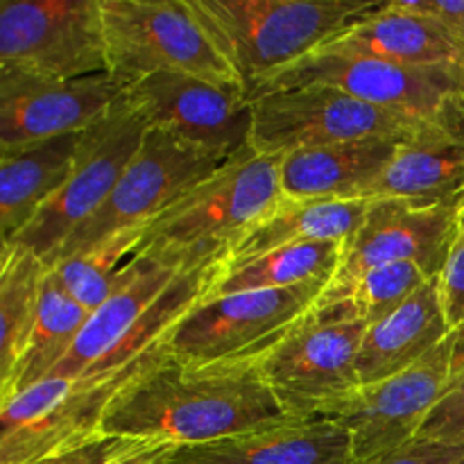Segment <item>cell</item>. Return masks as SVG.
<instances>
[{"label": "cell", "mask_w": 464, "mask_h": 464, "mask_svg": "<svg viewBox=\"0 0 464 464\" xmlns=\"http://www.w3.org/2000/svg\"><path fill=\"white\" fill-rule=\"evenodd\" d=\"M261 372V356L193 362L163 347L109 403L100 430L152 444H199L293 424Z\"/></svg>", "instance_id": "1"}, {"label": "cell", "mask_w": 464, "mask_h": 464, "mask_svg": "<svg viewBox=\"0 0 464 464\" xmlns=\"http://www.w3.org/2000/svg\"><path fill=\"white\" fill-rule=\"evenodd\" d=\"M247 95L324 48L381 0H190Z\"/></svg>", "instance_id": "2"}, {"label": "cell", "mask_w": 464, "mask_h": 464, "mask_svg": "<svg viewBox=\"0 0 464 464\" xmlns=\"http://www.w3.org/2000/svg\"><path fill=\"white\" fill-rule=\"evenodd\" d=\"M367 320L352 297H320L261 356V372L295 421L324 420L358 388Z\"/></svg>", "instance_id": "3"}, {"label": "cell", "mask_w": 464, "mask_h": 464, "mask_svg": "<svg viewBox=\"0 0 464 464\" xmlns=\"http://www.w3.org/2000/svg\"><path fill=\"white\" fill-rule=\"evenodd\" d=\"M308 84L334 86L429 131L464 136V71L406 66L365 54L317 50L276 72L249 100Z\"/></svg>", "instance_id": "4"}, {"label": "cell", "mask_w": 464, "mask_h": 464, "mask_svg": "<svg viewBox=\"0 0 464 464\" xmlns=\"http://www.w3.org/2000/svg\"><path fill=\"white\" fill-rule=\"evenodd\" d=\"M279 198L281 157L249 148L150 222L140 249H166L190 263L222 261V252Z\"/></svg>", "instance_id": "5"}, {"label": "cell", "mask_w": 464, "mask_h": 464, "mask_svg": "<svg viewBox=\"0 0 464 464\" xmlns=\"http://www.w3.org/2000/svg\"><path fill=\"white\" fill-rule=\"evenodd\" d=\"M102 23L109 72L125 89L157 72L243 86L190 0H102Z\"/></svg>", "instance_id": "6"}, {"label": "cell", "mask_w": 464, "mask_h": 464, "mask_svg": "<svg viewBox=\"0 0 464 464\" xmlns=\"http://www.w3.org/2000/svg\"><path fill=\"white\" fill-rule=\"evenodd\" d=\"M460 381H464V326L453 329L433 352L392 379L358 388L324 420L347 430L353 462H367L417 438L430 411Z\"/></svg>", "instance_id": "7"}, {"label": "cell", "mask_w": 464, "mask_h": 464, "mask_svg": "<svg viewBox=\"0 0 464 464\" xmlns=\"http://www.w3.org/2000/svg\"><path fill=\"white\" fill-rule=\"evenodd\" d=\"M148 130L145 118L122 93L100 121L82 131L66 186L12 243L23 245L48 263L68 236L107 202Z\"/></svg>", "instance_id": "8"}, {"label": "cell", "mask_w": 464, "mask_h": 464, "mask_svg": "<svg viewBox=\"0 0 464 464\" xmlns=\"http://www.w3.org/2000/svg\"><path fill=\"white\" fill-rule=\"evenodd\" d=\"M252 104V148L270 157L353 140H412L438 134L324 84L272 91Z\"/></svg>", "instance_id": "9"}, {"label": "cell", "mask_w": 464, "mask_h": 464, "mask_svg": "<svg viewBox=\"0 0 464 464\" xmlns=\"http://www.w3.org/2000/svg\"><path fill=\"white\" fill-rule=\"evenodd\" d=\"M225 163L227 159L193 148L168 131L148 130L107 202L68 236L45 266L75 256L122 231L148 229L150 222Z\"/></svg>", "instance_id": "10"}, {"label": "cell", "mask_w": 464, "mask_h": 464, "mask_svg": "<svg viewBox=\"0 0 464 464\" xmlns=\"http://www.w3.org/2000/svg\"><path fill=\"white\" fill-rule=\"evenodd\" d=\"M0 71L53 80L109 72L102 0H3Z\"/></svg>", "instance_id": "11"}, {"label": "cell", "mask_w": 464, "mask_h": 464, "mask_svg": "<svg viewBox=\"0 0 464 464\" xmlns=\"http://www.w3.org/2000/svg\"><path fill=\"white\" fill-rule=\"evenodd\" d=\"M326 285L213 295L181 317L163 352L193 362L263 356L322 297Z\"/></svg>", "instance_id": "12"}, {"label": "cell", "mask_w": 464, "mask_h": 464, "mask_svg": "<svg viewBox=\"0 0 464 464\" xmlns=\"http://www.w3.org/2000/svg\"><path fill=\"white\" fill-rule=\"evenodd\" d=\"M134 376L45 379L9 397L0 403V464H34L100 435L109 403Z\"/></svg>", "instance_id": "13"}, {"label": "cell", "mask_w": 464, "mask_h": 464, "mask_svg": "<svg viewBox=\"0 0 464 464\" xmlns=\"http://www.w3.org/2000/svg\"><path fill=\"white\" fill-rule=\"evenodd\" d=\"M125 93L150 130L168 131L227 161L252 148L254 104L243 86L157 72L127 86Z\"/></svg>", "instance_id": "14"}, {"label": "cell", "mask_w": 464, "mask_h": 464, "mask_svg": "<svg viewBox=\"0 0 464 464\" xmlns=\"http://www.w3.org/2000/svg\"><path fill=\"white\" fill-rule=\"evenodd\" d=\"M122 93L125 86L111 72L53 80L0 71V150L80 134Z\"/></svg>", "instance_id": "15"}, {"label": "cell", "mask_w": 464, "mask_h": 464, "mask_svg": "<svg viewBox=\"0 0 464 464\" xmlns=\"http://www.w3.org/2000/svg\"><path fill=\"white\" fill-rule=\"evenodd\" d=\"M460 236L458 207H411L392 199L370 202L365 220L344 243L343 266L326 293L347 288L367 270L388 263H417L430 279L442 272Z\"/></svg>", "instance_id": "16"}, {"label": "cell", "mask_w": 464, "mask_h": 464, "mask_svg": "<svg viewBox=\"0 0 464 464\" xmlns=\"http://www.w3.org/2000/svg\"><path fill=\"white\" fill-rule=\"evenodd\" d=\"M140 464H356L352 438L331 420L293 421L199 444L145 442Z\"/></svg>", "instance_id": "17"}, {"label": "cell", "mask_w": 464, "mask_h": 464, "mask_svg": "<svg viewBox=\"0 0 464 464\" xmlns=\"http://www.w3.org/2000/svg\"><path fill=\"white\" fill-rule=\"evenodd\" d=\"M329 53L365 54L421 68L464 71V50L438 23L406 12L397 0L383 3L344 27L324 48Z\"/></svg>", "instance_id": "18"}, {"label": "cell", "mask_w": 464, "mask_h": 464, "mask_svg": "<svg viewBox=\"0 0 464 464\" xmlns=\"http://www.w3.org/2000/svg\"><path fill=\"white\" fill-rule=\"evenodd\" d=\"M464 198V136L429 134L401 143L392 161L356 199L460 207Z\"/></svg>", "instance_id": "19"}, {"label": "cell", "mask_w": 464, "mask_h": 464, "mask_svg": "<svg viewBox=\"0 0 464 464\" xmlns=\"http://www.w3.org/2000/svg\"><path fill=\"white\" fill-rule=\"evenodd\" d=\"M367 208L370 202L365 199H297L281 195L266 216L222 252V266H238L288 245L347 243L365 220Z\"/></svg>", "instance_id": "20"}, {"label": "cell", "mask_w": 464, "mask_h": 464, "mask_svg": "<svg viewBox=\"0 0 464 464\" xmlns=\"http://www.w3.org/2000/svg\"><path fill=\"white\" fill-rule=\"evenodd\" d=\"M406 140L370 139L281 157V195L297 199H356L388 168Z\"/></svg>", "instance_id": "21"}, {"label": "cell", "mask_w": 464, "mask_h": 464, "mask_svg": "<svg viewBox=\"0 0 464 464\" xmlns=\"http://www.w3.org/2000/svg\"><path fill=\"white\" fill-rule=\"evenodd\" d=\"M451 331L440 302L438 279H430L399 311L367 326L358 353L361 388L392 379L399 372L420 362Z\"/></svg>", "instance_id": "22"}, {"label": "cell", "mask_w": 464, "mask_h": 464, "mask_svg": "<svg viewBox=\"0 0 464 464\" xmlns=\"http://www.w3.org/2000/svg\"><path fill=\"white\" fill-rule=\"evenodd\" d=\"M82 134V131H80ZM80 134L0 150V240L12 243L66 186Z\"/></svg>", "instance_id": "23"}, {"label": "cell", "mask_w": 464, "mask_h": 464, "mask_svg": "<svg viewBox=\"0 0 464 464\" xmlns=\"http://www.w3.org/2000/svg\"><path fill=\"white\" fill-rule=\"evenodd\" d=\"M89 315L91 313L62 288L57 276L48 267L34 329L14 367L12 379L0 388V403L48 379L80 338Z\"/></svg>", "instance_id": "24"}, {"label": "cell", "mask_w": 464, "mask_h": 464, "mask_svg": "<svg viewBox=\"0 0 464 464\" xmlns=\"http://www.w3.org/2000/svg\"><path fill=\"white\" fill-rule=\"evenodd\" d=\"M343 254L344 243L322 240V243H302L272 249L238 266H222L211 297L245 293V290H279L304 284H331L343 266Z\"/></svg>", "instance_id": "25"}, {"label": "cell", "mask_w": 464, "mask_h": 464, "mask_svg": "<svg viewBox=\"0 0 464 464\" xmlns=\"http://www.w3.org/2000/svg\"><path fill=\"white\" fill-rule=\"evenodd\" d=\"M48 266L16 243L0 245V388L30 340Z\"/></svg>", "instance_id": "26"}, {"label": "cell", "mask_w": 464, "mask_h": 464, "mask_svg": "<svg viewBox=\"0 0 464 464\" xmlns=\"http://www.w3.org/2000/svg\"><path fill=\"white\" fill-rule=\"evenodd\" d=\"M143 234L145 229L122 231L48 267L62 288L86 311L93 313L113 293L125 266L143 245Z\"/></svg>", "instance_id": "27"}, {"label": "cell", "mask_w": 464, "mask_h": 464, "mask_svg": "<svg viewBox=\"0 0 464 464\" xmlns=\"http://www.w3.org/2000/svg\"><path fill=\"white\" fill-rule=\"evenodd\" d=\"M429 281L430 276L417 263H388L367 270L347 288L335 293L324 290L322 297H352L372 326L399 311Z\"/></svg>", "instance_id": "28"}, {"label": "cell", "mask_w": 464, "mask_h": 464, "mask_svg": "<svg viewBox=\"0 0 464 464\" xmlns=\"http://www.w3.org/2000/svg\"><path fill=\"white\" fill-rule=\"evenodd\" d=\"M143 444V440L100 433L34 464H140Z\"/></svg>", "instance_id": "29"}, {"label": "cell", "mask_w": 464, "mask_h": 464, "mask_svg": "<svg viewBox=\"0 0 464 464\" xmlns=\"http://www.w3.org/2000/svg\"><path fill=\"white\" fill-rule=\"evenodd\" d=\"M417 438L464 447V381L456 385L421 424Z\"/></svg>", "instance_id": "30"}, {"label": "cell", "mask_w": 464, "mask_h": 464, "mask_svg": "<svg viewBox=\"0 0 464 464\" xmlns=\"http://www.w3.org/2000/svg\"><path fill=\"white\" fill-rule=\"evenodd\" d=\"M440 302L451 329L464 326V234L460 231L456 245L449 252L447 263L438 276Z\"/></svg>", "instance_id": "31"}, {"label": "cell", "mask_w": 464, "mask_h": 464, "mask_svg": "<svg viewBox=\"0 0 464 464\" xmlns=\"http://www.w3.org/2000/svg\"><path fill=\"white\" fill-rule=\"evenodd\" d=\"M462 460L464 447H451V444L430 442V440L424 438H412L411 442L361 464H460Z\"/></svg>", "instance_id": "32"}, {"label": "cell", "mask_w": 464, "mask_h": 464, "mask_svg": "<svg viewBox=\"0 0 464 464\" xmlns=\"http://www.w3.org/2000/svg\"><path fill=\"white\" fill-rule=\"evenodd\" d=\"M397 5L406 12L420 14L429 21L438 23L453 41L464 50V0H397Z\"/></svg>", "instance_id": "33"}, {"label": "cell", "mask_w": 464, "mask_h": 464, "mask_svg": "<svg viewBox=\"0 0 464 464\" xmlns=\"http://www.w3.org/2000/svg\"><path fill=\"white\" fill-rule=\"evenodd\" d=\"M458 218H460V231L464 234V198H462L460 207H458Z\"/></svg>", "instance_id": "34"}, {"label": "cell", "mask_w": 464, "mask_h": 464, "mask_svg": "<svg viewBox=\"0 0 464 464\" xmlns=\"http://www.w3.org/2000/svg\"><path fill=\"white\" fill-rule=\"evenodd\" d=\"M460 464H464V460H462V462H460Z\"/></svg>", "instance_id": "35"}]
</instances>
